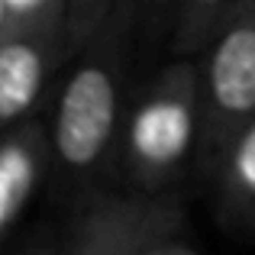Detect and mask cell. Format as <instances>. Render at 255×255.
<instances>
[{"instance_id": "1", "label": "cell", "mask_w": 255, "mask_h": 255, "mask_svg": "<svg viewBox=\"0 0 255 255\" xmlns=\"http://www.w3.org/2000/svg\"><path fill=\"white\" fill-rule=\"evenodd\" d=\"M200 142V68L171 65L136 97L120 126V152L139 191L158 194Z\"/></svg>"}, {"instance_id": "2", "label": "cell", "mask_w": 255, "mask_h": 255, "mask_svg": "<svg viewBox=\"0 0 255 255\" xmlns=\"http://www.w3.org/2000/svg\"><path fill=\"white\" fill-rule=\"evenodd\" d=\"M120 36L100 32L65 78L52 123V152L68 174L94 171L120 136L123 49Z\"/></svg>"}, {"instance_id": "3", "label": "cell", "mask_w": 255, "mask_h": 255, "mask_svg": "<svg viewBox=\"0 0 255 255\" xmlns=\"http://www.w3.org/2000/svg\"><path fill=\"white\" fill-rule=\"evenodd\" d=\"M255 120V0H243L200 68V162L217 168L226 145Z\"/></svg>"}, {"instance_id": "4", "label": "cell", "mask_w": 255, "mask_h": 255, "mask_svg": "<svg viewBox=\"0 0 255 255\" xmlns=\"http://www.w3.org/2000/svg\"><path fill=\"white\" fill-rule=\"evenodd\" d=\"M181 207L162 194H100L87 200L65 255H142L158 236L178 233Z\"/></svg>"}, {"instance_id": "5", "label": "cell", "mask_w": 255, "mask_h": 255, "mask_svg": "<svg viewBox=\"0 0 255 255\" xmlns=\"http://www.w3.org/2000/svg\"><path fill=\"white\" fill-rule=\"evenodd\" d=\"M62 45L65 23L10 29L0 39V126H19L39 104Z\"/></svg>"}, {"instance_id": "6", "label": "cell", "mask_w": 255, "mask_h": 255, "mask_svg": "<svg viewBox=\"0 0 255 255\" xmlns=\"http://www.w3.org/2000/svg\"><path fill=\"white\" fill-rule=\"evenodd\" d=\"M49 152L52 132L36 120L10 126V132L0 139V246L36 194Z\"/></svg>"}, {"instance_id": "7", "label": "cell", "mask_w": 255, "mask_h": 255, "mask_svg": "<svg viewBox=\"0 0 255 255\" xmlns=\"http://www.w3.org/2000/svg\"><path fill=\"white\" fill-rule=\"evenodd\" d=\"M220 207L233 226H255V120L226 145L217 168Z\"/></svg>"}, {"instance_id": "8", "label": "cell", "mask_w": 255, "mask_h": 255, "mask_svg": "<svg viewBox=\"0 0 255 255\" xmlns=\"http://www.w3.org/2000/svg\"><path fill=\"white\" fill-rule=\"evenodd\" d=\"M243 0H181L171 45L178 52H200L217 39L223 23L236 13Z\"/></svg>"}, {"instance_id": "9", "label": "cell", "mask_w": 255, "mask_h": 255, "mask_svg": "<svg viewBox=\"0 0 255 255\" xmlns=\"http://www.w3.org/2000/svg\"><path fill=\"white\" fill-rule=\"evenodd\" d=\"M113 0H65V32L71 49H87L110 23Z\"/></svg>"}, {"instance_id": "10", "label": "cell", "mask_w": 255, "mask_h": 255, "mask_svg": "<svg viewBox=\"0 0 255 255\" xmlns=\"http://www.w3.org/2000/svg\"><path fill=\"white\" fill-rule=\"evenodd\" d=\"M6 6H10L13 29L65 23V0H6Z\"/></svg>"}, {"instance_id": "11", "label": "cell", "mask_w": 255, "mask_h": 255, "mask_svg": "<svg viewBox=\"0 0 255 255\" xmlns=\"http://www.w3.org/2000/svg\"><path fill=\"white\" fill-rule=\"evenodd\" d=\"M142 255H200L194 246H187V243H181L178 239V233H168V236H158L155 243H149L142 249Z\"/></svg>"}, {"instance_id": "12", "label": "cell", "mask_w": 255, "mask_h": 255, "mask_svg": "<svg viewBox=\"0 0 255 255\" xmlns=\"http://www.w3.org/2000/svg\"><path fill=\"white\" fill-rule=\"evenodd\" d=\"M13 29V19H10V6H6V0H0V39L6 36V32Z\"/></svg>"}, {"instance_id": "13", "label": "cell", "mask_w": 255, "mask_h": 255, "mask_svg": "<svg viewBox=\"0 0 255 255\" xmlns=\"http://www.w3.org/2000/svg\"><path fill=\"white\" fill-rule=\"evenodd\" d=\"M29 255H65V249H62V252H49V249H39V252H29Z\"/></svg>"}, {"instance_id": "14", "label": "cell", "mask_w": 255, "mask_h": 255, "mask_svg": "<svg viewBox=\"0 0 255 255\" xmlns=\"http://www.w3.org/2000/svg\"><path fill=\"white\" fill-rule=\"evenodd\" d=\"M149 6H165V3H171V0H145Z\"/></svg>"}]
</instances>
